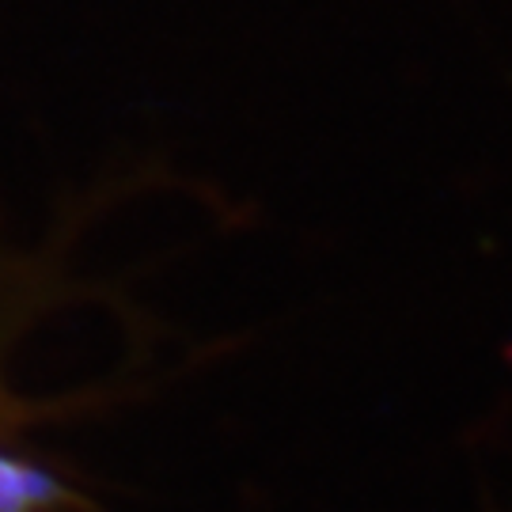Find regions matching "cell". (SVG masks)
<instances>
[{"label": "cell", "instance_id": "obj_1", "mask_svg": "<svg viewBox=\"0 0 512 512\" xmlns=\"http://www.w3.org/2000/svg\"><path fill=\"white\" fill-rule=\"evenodd\" d=\"M61 486L35 467L0 459V512H46L61 505Z\"/></svg>", "mask_w": 512, "mask_h": 512}]
</instances>
